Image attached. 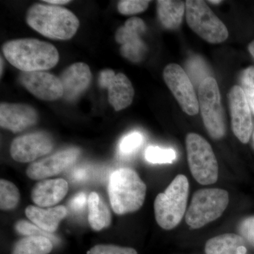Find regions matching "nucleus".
<instances>
[{"label": "nucleus", "instance_id": "obj_1", "mask_svg": "<svg viewBox=\"0 0 254 254\" xmlns=\"http://www.w3.org/2000/svg\"><path fill=\"white\" fill-rule=\"evenodd\" d=\"M2 52L8 62L22 72L50 69L60 60L59 53L54 46L34 38L6 42Z\"/></svg>", "mask_w": 254, "mask_h": 254}, {"label": "nucleus", "instance_id": "obj_2", "mask_svg": "<svg viewBox=\"0 0 254 254\" xmlns=\"http://www.w3.org/2000/svg\"><path fill=\"white\" fill-rule=\"evenodd\" d=\"M26 23L43 36L54 40H69L78 31L79 21L66 8L55 5L33 4L28 10Z\"/></svg>", "mask_w": 254, "mask_h": 254}, {"label": "nucleus", "instance_id": "obj_3", "mask_svg": "<svg viewBox=\"0 0 254 254\" xmlns=\"http://www.w3.org/2000/svg\"><path fill=\"white\" fill-rule=\"evenodd\" d=\"M146 185L130 168L113 172L108 185V195L113 211L118 215L133 213L144 203Z\"/></svg>", "mask_w": 254, "mask_h": 254}, {"label": "nucleus", "instance_id": "obj_4", "mask_svg": "<svg viewBox=\"0 0 254 254\" xmlns=\"http://www.w3.org/2000/svg\"><path fill=\"white\" fill-rule=\"evenodd\" d=\"M189 190L188 179L179 175L164 193L157 195L154 202L155 220L164 230H173L181 222L186 211Z\"/></svg>", "mask_w": 254, "mask_h": 254}, {"label": "nucleus", "instance_id": "obj_5", "mask_svg": "<svg viewBox=\"0 0 254 254\" xmlns=\"http://www.w3.org/2000/svg\"><path fill=\"white\" fill-rule=\"evenodd\" d=\"M229 193L221 189H203L195 191L185 220L192 229H198L220 218L229 204Z\"/></svg>", "mask_w": 254, "mask_h": 254}, {"label": "nucleus", "instance_id": "obj_6", "mask_svg": "<svg viewBox=\"0 0 254 254\" xmlns=\"http://www.w3.org/2000/svg\"><path fill=\"white\" fill-rule=\"evenodd\" d=\"M189 166L193 178L203 185L215 183L218 164L211 145L200 135L189 133L186 138Z\"/></svg>", "mask_w": 254, "mask_h": 254}, {"label": "nucleus", "instance_id": "obj_7", "mask_svg": "<svg viewBox=\"0 0 254 254\" xmlns=\"http://www.w3.org/2000/svg\"><path fill=\"white\" fill-rule=\"evenodd\" d=\"M189 26L210 43H220L228 38V30L204 1L188 0L185 2Z\"/></svg>", "mask_w": 254, "mask_h": 254}, {"label": "nucleus", "instance_id": "obj_8", "mask_svg": "<svg viewBox=\"0 0 254 254\" xmlns=\"http://www.w3.org/2000/svg\"><path fill=\"white\" fill-rule=\"evenodd\" d=\"M198 103L202 119L209 134L220 139L226 132L218 85L215 78L208 77L198 87Z\"/></svg>", "mask_w": 254, "mask_h": 254}, {"label": "nucleus", "instance_id": "obj_9", "mask_svg": "<svg viewBox=\"0 0 254 254\" xmlns=\"http://www.w3.org/2000/svg\"><path fill=\"white\" fill-rule=\"evenodd\" d=\"M163 78L167 86L187 115H197L199 103L190 76L180 65L170 64L165 66Z\"/></svg>", "mask_w": 254, "mask_h": 254}, {"label": "nucleus", "instance_id": "obj_10", "mask_svg": "<svg viewBox=\"0 0 254 254\" xmlns=\"http://www.w3.org/2000/svg\"><path fill=\"white\" fill-rule=\"evenodd\" d=\"M145 30L146 26L141 18L132 17L116 32L115 40L121 45L120 53L132 63H139L144 58L147 47L142 41L141 36Z\"/></svg>", "mask_w": 254, "mask_h": 254}, {"label": "nucleus", "instance_id": "obj_11", "mask_svg": "<svg viewBox=\"0 0 254 254\" xmlns=\"http://www.w3.org/2000/svg\"><path fill=\"white\" fill-rule=\"evenodd\" d=\"M54 147L53 138L44 132L16 137L10 147V154L18 163H30L50 153Z\"/></svg>", "mask_w": 254, "mask_h": 254}, {"label": "nucleus", "instance_id": "obj_12", "mask_svg": "<svg viewBox=\"0 0 254 254\" xmlns=\"http://www.w3.org/2000/svg\"><path fill=\"white\" fill-rule=\"evenodd\" d=\"M227 96L231 113L232 131L242 143H248L253 129V123L252 110L245 93L240 86H234Z\"/></svg>", "mask_w": 254, "mask_h": 254}, {"label": "nucleus", "instance_id": "obj_13", "mask_svg": "<svg viewBox=\"0 0 254 254\" xmlns=\"http://www.w3.org/2000/svg\"><path fill=\"white\" fill-rule=\"evenodd\" d=\"M99 84L108 90L109 103L116 111L125 109L133 102L134 89L124 73H115L112 69L103 70L99 75Z\"/></svg>", "mask_w": 254, "mask_h": 254}, {"label": "nucleus", "instance_id": "obj_14", "mask_svg": "<svg viewBox=\"0 0 254 254\" xmlns=\"http://www.w3.org/2000/svg\"><path fill=\"white\" fill-rule=\"evenodd\" d=\"M80 153V150L76 148L57 152L31 163L26 170V175L33 180H43L59 175L76 162Z\"/></svg>", "mask_w": 254, "mask_h": 254}, {"label": "nucleus", "instance_id": "obj_15", "mask_svg": "<svg viewBox=\"0 0 254 254\" xmlns=\"http://www.w3.org/2000/svg\"><path fill=\"white\" fill-rule=\"evenodd\" d=\"M19 81L31 94L46 101L63 98L64 90L60 78L46 71L22 72Z\"/></svg>", "mask_w": 254, "mask_h": 254}, {"label": "nucleus", "instance_id": "obj_16", "mask_svg": "<svg viewBox=\"0 0 254 254\" xmlns=\"http://www.w3.org/2000/svg\"><path fill=\"white\" fill-rule=\"evenodd\" d=\"M38 114L31 105L1 103L0 126L10 131L21 132L38 123Z\"/></svg>", "mask_w": 254, "mask_h": 254}, {"label": "nucleus", "instance_id": "obj_17", "mask_svg": "<svg viewBox=\"0 0 254 254\" xmlns=\"http://www.w3.org/2000/svg\"><path fill=\"white\" fill-rule=\"evenodd\" d=\"M59 78L63 87V98L71 101L76 99L89 86L92 73L88 65L78 63L66 68Z\"/></svg>", "mask_w": 254, "mask_h": 254}, {"label": "nucleus", "instance_id": "obj_18", "mask_svg": "<svg viewBox=\"0 0 254 254\" xmlns=\"http://www.w3.org/2000/svg\"><path fill=\"white\" fill-rule=\"evenodd\" d=\"M68 190L67 182L64 179L43 180L33 187L31 198L37 206H54L66 196Z\"/></svg>", "mask_w": 254, "mask_h": 254}, {"label": "nucleus", "instance_id": "obj_19", "mask_svg": "<svg viewBox=\"0 0 254 254\" xmlns=\"http://www.w3.org/2000/svg\"><path fill=\"white\" fill-rule=\"evenodd\" d=\"M25 213L34 225L45 232L53 234L58 230L62 220L66 218L67 210L64 205L47 209L29 205Z\"/></svg>", "mask_w": 254, "mask_h": 254}, {"label": "nucleus", "instance_id": "obj_20", "mask_svg": "<svg viewBox=\"0 0 254 254\" xmlns=\"http://www.w3.org/2000/svg\"><path fill=\"white\" fill-rule=\"evenodd\" d=\"M247 252L245 239L232 233L213 237L205 247L206 254H246Z\"/></svg>", "mask_w": 254, "mask_h": 254}, {"label": "nucleus", "instance_id": "obj_21", "mask_svg": "<svg viewBox=\"0 0 254 254\" xmlns=\"http://www.w3.org/2000/svg\"><path fill=\"white\" fill-rule=\"evenodd\" d=\"M88 222L95 231H101L110 226L112 215L109 208L100 195L91 192L88 197Z\"/></svg>", "mask_w": 254, "mask_h": 254}, {"label": "nucleus", "instance_id": "obj_22", "mask_svg": "<svg viewBox=\"0 0 254 254\" xmlns=\"http://www.w3.org/2000/svg\"><path fill=\"white\" fill-rule=\"evenodd\" d=\"M185 2L182 1H157V12L159 20L164 27L168 29H176L180 26L185 14Z\"/></svg>", "mask_w": 254, "mask_h": 254}, {"label": "nucleus", "instance_id": "obj_23", "mask_svg": "<svg viewBox=\"0 0 254 254\" xmlns=\"http://www.w3.org/2000/svg\"><path fill=\"white\" fill-rule=\"evenodd\" d=\"M53 249V242L48 237L26 236L15 244L12 254H49Z\"/></svg>", "mask_w": 254, "mask_h": 254}, {"label": "nucleus", "instance_id": "obj_24", "mask_svg": "<svg viewBox=\"0 0 254 254\" xmlns=\"http://www.w3.org/2000/svg\"><path fill=\"white\" fill-rule=\"evenodd\" d=\"M20 200V193L17 187L11 182L1 179L0 180V208L2 210H13Z\"/></svg>", "mask_w": 254, "mask_h": 254}, {"label": "nucleus", "instance_id": "obj_25", "mask_svg": "<svg viewBox=\"0 0 254 254\" xmlns=\"http://www.w3.org/2000/svg\"><path fill=\"white\" fill-rule=\"evenodd\" d=\"M147 161L154 164L172 163L176 159V153L173 149L149 146L145 152Z\"/></svg>", "mask_w": 254, "mask_h": 254}, {"label": "nucleus", "instance_id": "obj_26", "mask_svg": "<svg viewBox=\"0 0 254 254\" xmlns=\"http://www.w3.org/2000/svg\"><path fill=\"white\" fill-rule=\"evenodd\" d=\"M240 83V87L254 115V66H249L243 70L241 73Z\"/></svg>", "mask_w": 254, "mask_h": 254}, {"label": "nucleus", "instance_id": "obj_27", "mask_svg": "<svg viewBox=\"0 0 254 254\" xmlns=\"http://www.w3.org/2000/svg\"><path fill=\"white\" fill-rule=\"evenodd\" d=\"M15 230L21 235L26 236H43L48 237L52 242H58V238L54 236L53 234L48 233L41 230L34 224L26 221V220H19L15 224Z\"/></svg>", "mask_w": 254, "mask_h": 254}, {"label": "nucleus", "instance_id": "obj_28", "mask_svg": "<svg viewBox=\"0 0 254 254\" xmlns=\"http://www.w3.org/2000/svg\"><path fill=\"white\" fill-rule=\"evenodd\" d=\"M150 1L145 0H123L118 4L120 14L132 15L143 12L148 7Z\"/></svg>", "mask_w": 254, "mask_h": 254}, {"label": "nucleus", "instance_id": "obj_29", "mask_svg": "<svg viewBox=\"0 0 254 254\" xmlns=\"http://www.w3.org/2000/svg\"><path fill=\"white\" fill-rule=\"evenodd\" d=\"M88 254H138L130 247H123L112 245H98L92 247Z\"/></svg>", "mask_w": 254, "mask_h": 254}, {"label": "nucleus", "instance_id": "obj_30", "mask_svg": "<svg viewBox=\"0 0 254 254\" xmlns=\"http://www.w3.org/2000/svg\"><path fill=\"white\" fill-rule=\"evenodd\" d=\"M143 141V135L138 132H133L123 138L120 143V150L124 154H130L139 148Z\"/></svg>", "mask_w": 254, "mask_h": 254}, {"label": "nucleus", "instance_id": "obj_31", "mask_svg": "<svg viewBox=\"0 0 254 254\" xmlns=\"http://www.w3.org/2000/svg\"><path fill=\"white\" fill-rule=\"evenodd\" d=\"M187 68L193 79L198 82L199 85L202 82L201 78L205 80V78H208L206 76V66L200 58L195 57L194 58L189 60Z\"/></svg>", "mask_w": 254, "mask_h": 254}, {"label": "nucleus", "instance_id": "obj_32", "mask_svg": "<svg viewBox=\"0 0 254 254\" xmlns=\"http://www.w3.org/2000/svg\"><path fill=\"white\" fill-rule=\"evenodd\" d=\"M240 232L245 240L254 245V216L246 218L241 222Z\"/></svg>", "mask_w": 254, "mask_h": 254}, {"label": "nucleus", "instance_id": "obj_33", "mask_svg": "<svg viewBox=\"0 0 254 254\" xmlns=\"http://www.w3.org/2000/svg\"><path fill=\"white\" fill-rule=\"evenodd\" d=\"M87 200L86 195L83 192L78 193L70 201V207L76 212H80L84 208Z\"/></svg>", "mask_w": 254, "mask_h": 254}, {"label": "nucleus", "instance_id": "obj_34", "mask_svg": "<svg viewBox=\"0 0 254 254\" xmlns=\"http://www.w3.org/2000/svg\"><path fill=\"white\" fill-rule=\"evenodd\" d=\"M86 176V172L83 169H78L73 174V178L76 181H81V180H84Z\"/></svg>", "mask_w": 254, "mask_h": 254}, {"label": "nucleus", "instance_id": "obj_35", "mask_svg": "<svg viewBox=\"0 0 254 254\" xmlns=\"http://www.w3.org/2000/svg\"><path fill=\"white\" fill-rule=\"evenodd\" d=\"M44 2L48 3V4L55 5H63L68 4L70 2L69 0H45Z\"/></svg>", "mask_w": 254, "mask_h": 254}, {"label": "nucleus", "instance_id": "obj_36", "mask_svg": "<svg viewBox=\"0 0 254 254\" xmlns=\"http://www.w3.org/2000/svg\"><path fill=\"white\" fill-rule=\"evenodd\" d=\"M249 51L250 52L251 54L254 58V41H252V43L249 45Z\"/></svg>", "mask_w": 254, "mask_h": 254}, {"label": "nucleus", "instance_id": "obj_37", "mask_svg": "<svg viewBox=\"0 0 254 254\" xmlns=\"http://www.w3.org/2000/svg\"><path fill=\"white\" fill-rule=\"evenodd\" d=\"M1 60H0V61H1V70H0V72H1V75L2 74V72H3V67H4V61H3V59L2 58H1V59H0Z\"/></svg>", "mask_w": 254, "mask_h": 254}, {"label": "nucleus", "instance_id": "obj_38", "mask_svg": "<svg viewBox=\"0 0 254 254\" xmlns=\"http://www.w3.org/2000/svg\"><path fill=\"white\" fill-rule=\"evenodd\" d=\"M209 2L213 3V4H220V3L221 2V1H220V0H216V1L211 0V1H209Z\"/></svg>", "mask_w": 254, "mask_h": 254}, {"label": "nucleus", "instance_id": "obj_39", "mask_svg": "<svg viewBox=\"0 0 254 254\" xmlns=\"http://www.w3.org/2000/svg\"></svg>", "mask_w": 254, "mask_h": 254}]
</instances>
